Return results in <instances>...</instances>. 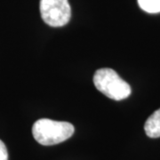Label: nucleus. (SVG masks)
Instances as JSON below:
<instances>
[{"label":"nucleus","mask_w":160,"mask_h":160,"mask_svg":"<svg viewBox=\"0 0 160 160\" xmlns=\"http://www.w3.org/2000/svg\"><path fill=\"white\" fill-rule=\"evenodd\" d=\"M138 5L146 12H160V0H138Z\"/></svg>","instance_id":"obj_5"},{"label":"nucleus","mask_w":160,"mask_h":160,"mask_svg":"<svg viewBox=\"0 0 160 160\" xmlns=\"http://www.w3.org/2000/svg\"><path fill=\"white\" fill-rule=\"evenodd\" d=\"M93 84L97 90L114 101L125 100L131 94V86L111 69H98L93 76Z\"/></svg>","instance_id":"obj_2"},{"label":"nucleus","mask_w":160,"mask_h":160,"mask_svg":"<svg viewBox=\"0 0 160 160\" xmlns=\"http://www.w3.org/2000/svg\"><path fill=\"white\" fill-rule=\"evenodd\" d=\"M144 130L149 138L160 137V109L156 110L147 119Z\"/></svg>","instance_id":"obj_4"},{"label":"nucleus","mask_w":160,"mask_h":160,"mask_svg":"<svg viewBox=\"0 0 160 160\" xmlns=\"http://www.w3.org/2000/svg\"><path fill=\"white\" fill-rule=\"evenodd\" d=\"M39 9L43 21L54 28L66 25L71 17L68 0H40Z\"/></svg>","instance_id":"obj_3"},{"label":"nucleus","mask_w":160,"mask_h":160,"mask_svg":"<svg viewBox=\"0 0 160 160\" xmlns=\"http://www.w3.org/2000/svg\"><path fill=\"white\" fill-rule=\"evenodd\" d=\"M0 160H8V152L5 143L0 140Z\"/></svg>","instance_id":"obj_6"},{"label":"nucleus","mask_w":160,"mask_h":160,"mask_svg":"<svg viewBox=\"0 0 160 160\" xmlns=\"http://www.w3.org/2000/svg\"><path fill=\"white\" fill-rule=\"evenodd\" d=\"M74 131V126L70 123L48 118L38 120L32 126V134L35 140L44 146L63 142L73 135Z\"/></svg>","instance_id":"obj_1"}]
</instances>
